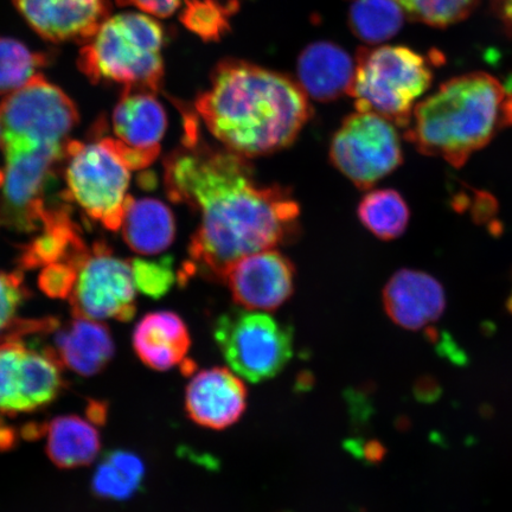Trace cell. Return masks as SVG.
I'll return each instance as SVG.
<instances>
[{
  "label": "cell",
  "mask_w": 512,
  "mask_h": 512,
  "mask_svg": "<svg viewBox=\"0 0 512 512\" xmlns=\"http://www.w3.org/2000/svg\"><path fill=\"white\" fill-rule=\"evenodd\" d=\"M69 299L75 318L130 322L137 311L131 262L117 258L105 242H96L79 262Z\"/></svg>",
  "instance_id": "8fae6325"
},
{
  "label": "cell",
  "mask_w": 512,
  "mask_h": 512,
  "mask_svg": "<svg viewBox=\"0 0 512 512\" xmlns=\"http://www.w3.org/2000/svg\"><path fill=\"white\" fill-rule=\"evenodd\" d=\"M363 226L384 241L399 239L411 220L405 198L394 189L370 191L357 209Z\"/></svg>",
  "instance_id": "d4e9b609"
},
{
  "label": "cell",
  "mask_w": 512,
  "mask_h": 512,
  "mask_svg": "<svg viewBox=\"0 0 512 512\" xmlns=\"http://www.w3.org/2000/svg\"><path fill=\"white\" fill-rule=\"evenodd\" d=\"M76 279H78V265L72 261L55 262L43 267L38 277V286L50 298L66 299L72 294Z\"/></svg>",
  "instance_id": "1f68e13d"
},
{
  "label": "cell",
  "mask_w": 512,
  "mask_h": 512,
  "mask_svg": "<svg viewBox=\"0 0 512 512\" xmlns=\"http://www.w3.org/2000/svg\"><path fill=\"white\" fill-rule=\"evenodd\" d=\"M191 347L183 319L170 311L151 312L133 332V349L145 366L166 371L184 361Z\"/></svg>",
  "instance_id": "ffe728a7"
},
{
  "label": "cell",
  "mask_w": 512,
  "mask_h": 512,
  "mask_svg": "<svg viewBox=\"0 0 512 512\" xmlns=\"http://www.w3.org/2000/svg\"><path fill=\"white\" fill-rule=\"evenodd\" d=\"M164 31L155 18L139 12L108 16L83 44L78 67L93 85L158 92L164 78Z\"/></svg>",
  "instance_id": "277c9868"
},
{
  "label": "cell",
  "mask_w": 512,
  "mask_h": 512,
  "mask_svg": "<svg viewBox=\"0 0 512 512\" xmlns=\"http://www.w3.org/2000/svg\"><path fill=\"white\" fill-rule=\"evenodd\" d=\"M124 240L132 251L155 255L175 240V216L165 203L155 198H128L123 224Z\"/></svg>",
  "instance_id": "44dd1931"
},
{
  "label": "cell",
  "mask_w": 512,
  "mask_h": 512,
  "mask_svg": "<svg viewBox=\"0 0 512 512\" xmlns=\"http://www.w3.org/2000/svg\"><path fill=\"white\" fill-rule=\"evenodd\" d=\"M505 89L483 72L458 76L416 104L405 138L422 155L460 168L503 126Z\"/></svg>",
  "instance_id": "3957f363"
},
{
  "label": "cell",
  "mask_w": 512,
  "mask_h": 512,
  "mask_svg": "<svg viewBox=\"0 0 512 512\" xmlns=\"http://www.w3.org/2000/svg\"><path fill=\"white\" fill-rule=\"evenodd\" d=\"M87 414L89 420L95 425H104L107 416V408L104 402L94 401L88 406Z\"/></svg>",
  "instance_id": "d590c367"
},
{
  "label": "cell",
  "mask_w": 512,
  "mask_h": 512,
  "mask_svg": "<svg viewBox=\"0 0 512 512\" xmlns=\"http://www.w3.org/2000/svg\"><path fill=\"white\" fill-rule=\"evenodd\" d=\"M405 15L396 0H354L350 28L360 40L377 44L390 40L401 30Z\"/></svg>",
  "instance_id": "484cf974"
},
{
  "label": "cell",
  "mask_w": 512,
  "mask_h": 512,
  "mask_svg": "<svg viewBox=\"0 0 512 512\" xmlns=\"http://www.w3.org/2000/svg\"><path fill=\"white\" fill-rule=\"evenodd\" d=\"M297 72L306 95L317 101H332L350 95L356 62L336 44L317 42L299 56Z\"/></svg>",
  "instance_id": "ac0fdd59"
},
{
  "label": "cell",
  "mask_w": 512,
  "mask_h": 512,
  "mask_svg": "<svg viewBox=\"0 0 512 512\" xmlns=\"http://www.w3.org/2000/svg\"><path fill=\"white\" fill-rule=\"evenodd\" d=\"M119 6H133L147 15L166 18L174 15L182 0H115Z\"/></svg>",
  "instance_id": "d6a6232c"
},
{
  "label": "cell",
  "mask_w": 512,
  "mask_h": 512,
  "mask_svg": "<svg viewBox=\"0 0 512 512\" xmlns=\"http://www.w3.org/2000/svg\"><path fill=\"white\" fill-rule=\"evenodd\" d=\"M145 465L137 454L125 450L108 452L94 472L95 496L123 502L142 489Z\"/></svg>",
  "instance_id": "cb8c5ba5"
},
{
  "label": "cell",
  "mask_w": 512,
  "mask_h": 512,
  "mask_svg": "<svg viewBox=\"0 0 512 512\" xmlns=\"http://www.w3.org/2000/svg\"><path fill=\"white\" fill-rule=\"evenodd\" d=\"M234 8L219 0H187L181 21L203 41H219L229 29V18Z\"/></svg>",
  "instance_id": "83f0119b"
},
{
  "label": "cell",
  "mask_w": 512,
  "mask_h": 512,
  "mask_svg": "<svg viewBox=\"0 0 512 512\" xmlns=\"http://www.w3.org/2000/svg\"><path fill=\"white\" fill-rule=\"evenodd\" d=\"M195 106L211 134L246 158L286 149L312 115L298 82L239 60L219 63Z\"/></svg>",
  "instance_id": "7a4b0ae2"
},
{
  "label": "cell",
  "mask_w": 512,
  "mask_h": 512,
  "mask_svg": "<svg viewBox=\"0 0 512 512\" xmlns=\"http://www.w3.org/2000/svg\"><path fill=\"white\" fill-rule=\"evenodd\" d=\"M134 285L145 296L159 299L175 283L174 259L164 256L158 260H130Z\"/></svg>",
  "instance_id": "f546056e"
},
{
  "label": "cell",
  "mask_w": 512,
  "mask_h": 512,
  "mask_svg": "<svg viewBox=\"0 0 512 512\" xmlns=\"http://www.w3.org/2000/svg\"><path fill=\"white\" fill-rule=\"evenodd\" d=\"M214 337L234 373L253 383L279 375L293 356L292 330L265 313H224L215 323Z\"/></svg>",
  "instance_id": "ba28073f"
},
{
  "label": "cell",
  "mask_w": 512,
  "mask_h": 512,
  "mask_svg": "<svg viewBox=\"0 0 512 512\" xmlns=\"http://www.w3.org/2000/svg\"><path fill=\"white\" fill-rule=\"evenodd\" d=\"M503 126H512V93L505 95L502 114Z\"/></svg>",
  "instance_id": "74e56055"
},
{
  "label": "cell",
  "mask_w": 512,
  "mask_h": 512,
  "mask_svg": "<svg viewBox=\"0 0 512 512\" xmlns=\"http://www.w3.org/2000/svg\"><path fill=\"white\" fill-rule=\"evenodd\" d=\"M330 157L358 189L374 187L403 162L401 139L393 123L375 113L345 118L332 138Z\"/></svg>",
  "instance_id": "30bf717a"
},
{
  "label": "cell",
  "mask_w": 512,
  "mask_h": 512,
  "mask_svg": "<svg viewBox=\"0 0 512 512\" xmlns=\"http://www.w3.org/2000/svg\"><path fill=\"white\" fill-rule=\"evenodd\" d=\"M508 307H509L510 312L512 313V296H511V298L509 299Z\"/></svg>",
  "instance_id": "f35d334b"
},
{
  "label": "cell",
  "mask_w": 512,
  "mask_h": 512,
  "mask_svg": "<svg viewBox=\"0 0 512 512\" xmlns=\"http://www.w3.org/2000/svg\"><path fill=\"white\" fill-rule=\"evenodd\" d=\"M383 306L396 325L416 331L444 315L446 294L431 274L403 268L384 287Z\"/></svg>",
  "instance_id": "9a60e30c"
},
{
  "label": "cell",
  "mask_w": 512,
  "mask_h": 512,
  "mask_svg": "<svg viewBox=\"0 0 512 512\" xmlns=\"http://www.w3.org/2000/svg\"><path fill=\"white\" fill-rule=\"evenodd\" d=\"M415 21L446 28L470 16L478 0H396Z\"/></svg>",
  "instance_id": "f1b7e54d"
},
{
  "label": "cell",
  "mask_w": 512,
  "mask_h": 512,
  "mask_svg": "<svg viewBox=\"0 0 512 512\" xmlns=\"http://www.w3.org/2000/svg\"><path fill=\"white\" fill-rule=\"evenodd\" d=\"M29 27L51 43L86 44L111 16L110 0H12Z\"/></svg>",
  "instance_id": "4fadbf2b"
},
{
  "label": "cell",
  "mask_w": 512,
  "mask_h": 512,
  "mask_svg": "<svg viewBox=\"0 0 512 512\" xmlns=\"http://www.w3.org/2000/svg\"><path fill=\"white\" fill-rule=\"evenodd\" d=\"M248 393L232 371L215 367L200 371L185 389V412L201 427L221 431L246 412Z\"/></svg>",
  "instance_id": "5bb4252c"
},
{
  "label": "cell",
  "mask_w": 512,
  "mask_h": 512,
  "mask_svg": "<svg viewBox=\"0 0 512 512\" xmlns=\"http://www.w3.org/2000/svg\"><path fill=\"white\" fill-rule=\"evenodd\" d=\"M54 55L36 51L16 38L0 36V95H8L27 85L49 66Z\"/></svg>",
  "instance_id": "4316f807"
},
{
  "label": "cell",
  "mask_w": 512,
  "mask_h": 512,
  "mask_svg": "<svg viewBox=\"0 0 512 512\" xmlns=\"http://www.w3.org/2000/svg\"><path fill=\"white\" fill-rule=\"evenodd\" d=\"M433 73L425 56L411 48L361 49L350 95L358 112L386 118L396 126L411 124L416 101L430 88Z\"/></svg>",
  "instance_id": "5b68a950"
},
{
  "label": "cell",
  "mask_w": 512,
  "mask_h": 512,
  "mask_svg": "<svg viewBox=\"0 0 512 512\" xmlns=\"http://www.w3.org/2000/svg\"><path fill=\"white\" fill-rule=\"evenodd\" d=\"M79 120L74 101L38 74L0 102V147L4 153L64 150Z\"/></svg>",
  "instance_id": "52a82bcc"
},
{
  "label": "cell",
  "mask_w": 512,
  "mask_h": 512,
  "mask_svg": "<svg viewBox=\"0 0 512 512\" xmlns=\"http://www.w3.org/2000/svg\"><path fill=\"white\" fill-rule=\"evenodd\" d=\"M414 392L416 398L431 401L437 399L440 388L438 387L437 381L432 379V377H424V379H420L416 382Z\"/></svg>",
  "instance_id": "836d02e7"
},
{
  "label": "cell",
  "mask_w": 512,
  "mask_h": 512,
  "mask_svg": "<svg viewBox=\"0 0 512 512\" xmlns=\"http://www.w3.org/2000/svg\"><path fill=\"white\" fill-rule=\"evenodd\" d=\"M47 454L60 469H76L94 462L101 448L100 433L78 415L57 416L43 425Z\"/></svg>",
  "instance_id": "603a6c76"
},
{
  "label": "cell",
  "mask_w": 512,
  "mask_h": 512,
  "mask_svg": "<svg viewBox=\"0 0 512 512\" xmlns=\"http://www.w3.org/2000/svg\"><path fill=\"white\" fill-rule=\"evenodd\" d=\"M68 203L61 198L49 204L40 235L21 247L18 270H35L61 261L79 264L89 248L82 239L78 224L70 216Z\"/></svg>",
  "instance_id": "2e32d148"
},
{
  "label": "cell",
  "mask_w": 512,
  "mask_h": 512,
  "mask_svg": "<svg viewBox=\"0 0 512 512\" xmlns=\"http://www.w3.org/2000/svg\"><path fill=\"white\" fill-rule=\"evenodd\" d=\"M496 9L503 23L512 31V0H497Z\"/></svg>",
  "instance_id": "8d00e7d4"
},
{
  "label": "cell",
  "mask_w": 512,
  "mask_h": 512,
  "mask_svg": "<svg viewBox=\"0 0 512 512\" xmlns=\"http://www.w3.org/2000/svg\"><path fill=\"white\" fill-rule=\"evenodd\" d=\"M18 434L14 428L4 424L0 420V451H9L11 447L16 446Z\"/></svg>",
  "instance_id": "e575fe53"
},
{
  "label": "cell",
  "mask_w": 512,
  "mask_h": 512,
  "mask_svg": "<svg viewBox=\"0 0 512 512\" xmlns=\"http://www.w3.org/2000/svg\"><path fill=\"white\" fill-rule=\"evenodd\" d=\"M51 348L63 368L82 376L99 374L112 361L115 351L111 331L105 324L75 317L66 325L56 326Z\"/></svg>",
  "instance_id": "e0dca14e"
},
{
  "label": "cell",
  "mask_w": 512,
  "mask_h": 512,
  "mask_svg": "<svg viewBox=\"0 0 512 512\" xmlns=\"http://www.w3.org/2000/svg\"><path fill=\"white\" fill-rule=\"evenodd\" d=\"M92 143L68 140L64 146L62 191L68 202H76L83 213L107 229L117 232L123 224L130 195V169L114 151L107 137Z\"/></svg>",
  "instance_id": "8992f818"
},
{
  "label": "cell",
  "mask_w": 512,
  "mask_h": 512,
  "mask_svg": "<svg viewBox=\"0 0 512 512\" xmlns=\"http://www.w3.org/2000/svg\"><path fill=\"white\" fill-rule=\"evenodd\" d=\"M112 123L121 143L132 149L159 153L168 117L153 92L124 89L114 108Z\"/></svg>",
  "instance_id": "d6986e66"
},
{
  "label": "cell",
  "mask_w": 512,
  "mask_h": 512,
  "mask_svg": "<svg viewBox=\"0 0 512 512\" xmlns=\"http://www.w3.org/2000/svg\"><path fill=\"white\" fill-rule=\"evenodd\" d=\"M30 292L24 285L23 272L0 271V339L17 323L19 307L27 302Z\"/></svg>",
  "instance_id": "4dcf8cb0"
},
{
  "label": "cell",
  "mask_w": 512,
  "mask_h": 512,
  "mask_svg": "<svg viewBox=\"0 0 512 512\" xmlns=\"http://www.w3.org/2000/svg\"><path fill=\"white\" fill-rule=\"evenodd\" d=\"M294 268L290 259L267 249L235 261L223 277L236 303L248 310L274 311L291 298Z\"/></svg>",
  "instance_id": "7c38bea8"
},
{
  "label": "cell",
  "mask_w": 512,
  "mask_h": 512,
  "mask_svg": "<svg viewBox=\"0 0 512 512\" xmlns=\"http://www.w3.org/2000/svg\"><path fill=\"white\" fill-rule=\"evenodd\" d=\"M185 118L183 145L164 162L166 194L200 214L187 275L223 281L235 261L292 239L300 209L290 190L260 184L246 157L203 142L194 115Z\"/></svg>",
  "instance_id": "6da1fadb"
},
{
  "label": "cell",
  "mask_w": 512,
  "mask_h": 512,
  "mask_svg": "<svg viewBox=\"0 0 512 512\" xmlns=\"http://www.w3.org/2000/svg\"><path fill=\"white\" fill-rule=\"evenodd\" d=\"M0 169V228L17 233H32L42 228L51 201L57 165L64 150L37 149L5 152Z\"/></svg>",
  "instance_id": "9c48e42d"
},
{
  "label": "cell",
  "mask_w": 512,
  "mask_h": 512,
  "mask_svg": "<svg viewBox=\"0 0 512 512\" xmlns=\"http://www.w3.org/2000/svg\"><path fill=\"white\" fill-rule=\"evenodd\" d=\"M40 319H18L14 328L0 339V414L28 413L25 402V355L28 338Z\"/></svg>",
  "instance_id": "7402d4cb"
}]
</instances>
